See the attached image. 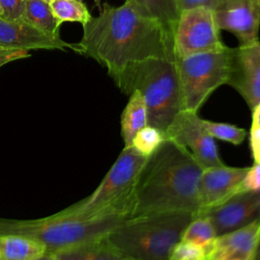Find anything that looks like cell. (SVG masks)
<instances>
[{"label": "cell", "instance_id": "cell-1", "mask_svg": "<svg viewBox=\"0 0 260 260\" xmlns=\"http://www.w3.org/2000/svg\"><path fill=\"white\" fill-rule=\"evenodd\" d=\"M72 50L106 67L118 88L130 95L140 65L152 58H175L173 36L132 0L120 6L104 3L98 16L82 25Z\"/></svg>", "mask_w": 260, "mask_h": 260}, {"label": "cell", "instance_id": "cell-2", "mask_svg": "<svg viewBox=\"0 0 260 260\" xmlns=\"http://www.w3.org/2000/svg\"><path fill=\"white\" fill-rule=\"evenodd\" d=\"M202 170L186 147L165 139L139 172L129 217L170 211L196 213Z\"/></svg>", "mask_w": 260, "mask_h": 260}, {"label": "cell", "instance_id": "cell-3", "mask_svg": "<svg viewBox=\"0 0 260 260\" xmlns=\"http://www.w3.org/2000/svg\"><path fill=\"white\" fill-rule=\"evenodd\" d=\"M192 211L127 217L106 238L128 260H170L191 220Z\"/></svg>", "mask_w": 260, "mask_h": 260}, {"label": "cell", "instance_id": "cell-4", "mask_svg": "<svg viewBox=\"0 0 260 260\" xmlns=\"http://www.w3.org/2000/svg\"><path fill=\"white\" fill-rule=\"evenodd\" d=\"M126 218L109 216L85 219L60 211L34 220L0 219V235L26 236L43 243L48 252L56 253L105 238Z\"/></svg>", "mask_w": 260, "mask_h": 260}, {"label": "cell", "instance_id": "cell-5", "mask_svg": "<svg viewBox=\"0 0 260 260\" xmlns=\"http://www.w3.org/2000/svg\"><path fill=\"white\" fill-rule=\"evenodd\" d=\"M146 158L132 146H125L92 194L61 212L85 219L129 217L135 183Z\"/></svg>", "mask_w": 260, "mask_h": 260}, {"label": "cell", "instance_id": "cell-6", "mask_svg": "<svg viewBox=\"0 0 260 260\" xmlns=\"http://www.w3.org/2000/svg\"><path fill=\"white\" fill-rule=\"evenodd\" d=\"M134 89L139 90L145 102L147 125L162 133L184 111L175 58H152L142 63L133 81Z\"/></svg>", "mask_w": 260, "mask_h": 260}, {"label": "cell", "instance_id": "cell-7", "mask_svg": "<svg viewBox=\"0 0 260 260\" xmlns=\"http://www.w3.org/2000/svg\"><path fill=\"white\" fill-rule=\"evenodd\" d=\"M233 48L175 58L184 111L197 113L210 94L228 84L232 69Z\"/></svg>", "mask_w": 260, "mask_h": 260}, {"label": "cell", "instance_id": "cell-8", "mask_svg": "<svg viewBox=\"0 0 260 260\" xmlns=\"http://www.w3.org/2000/svg\"><path fill=\"white\" fill-rule=\"evenodd\" d=\"M175 58L225 49L212 8L197 6L179 13L173 32Z\"/></svg>", "mask_w": 260, "mask_h": 260}, {"label": "cell", "instance_id": "cell-9", "mask_svg": "<svg viewBox=\"0 0 260 260\" xmlns=\"http://www.w3.org/2000/svg\"><path fill=\"white\" fill-rule=\"evenodd\" d=\"M164 135L166 139L186 147L202 169L223 165L214 138L203 128L197 113L182 111Z\"/></svg>", "mask_w": 260, "mask_h": 260}, {"label": "cell", "instance_id": "cell-10", "mask_svg": "<svg viewBox=\"0 0 260 260\" xmlns=\"http://www.w3.org/2000/svg\"><path fill=\"white\" fill-rule=\"evenodd\" d=\"M198 215L211 221L216 237L233 232L260 218V192L240 191L216 206L197 211Z\"/></svg>", "mask_w": 260, "mask_h": 260}, {"label": "cell", "instance_id": "cell-11", "mask_svg": "<svg viewBox=\"0 0 260 260\" xmlns=\"http://www.w3.org/2000/svg\"><path fill=\"white\" fill-rule=\"evenodd\" d=\"M212 10L220 30L233 34L239 45L259 41L260 0H215Z\"/></svg>", "mask_w": 260, "mask_h": 260}, {"label": "cell", "instance_id": "cell-12", "mask_svg": "<svg viewBox=\"0 0 260 260\" xmlns=\"http://www.w3.org/2000/svg\"><path fill=\"white\" fill-rule=\"evenodd\" d=\"M228 84L241 94L251 110L260 104V41L233 48Z\"/></svg>", "mask_w": 260, "mask_h": 260}, {"label": "cell", "instance_id": "cell-13", "mask_svg": "<svg viewBox=\"0 0 260 260\" xmlns=\"http://www.w3.org/2000/svg\"><path fill=\"white\" fill-rule=\"evenodd\" d=\"M247 170V167L235 168L224 165L203 169L198 187V211L216 206L242 191L241 185Z\"/></svg>", "mask_w": 260, "mask_h": 260}, {"label": "cell", "instance_id": "cell-14", "mask_svg": "<svg viewBox=\"0 0 260 260\" xmlns=\"http://www.w3.org/2000/svg\"><path fill=\"white\" fill-rule=\"evenodd\" d=\"M0 48L7 50H65L72 49L60 37L50 36L25 19L0 17Z\"/></svg>", "mask_w": 260, "mask_h": 260}, {"label": "cell", "instance_id": "cell-15", "mask_svg": "<svg viewBox=\"0 0 260 260\" xmlns=\"http://www.w3.org/2000/svg\"><path fill=\"white\" fill-rule=\"evenodd\" d=\"M260 218L233 232L217 236L205 260H254Z\"/></svg>", "mask_w": 260, "mask_h": 260}, {"label": "cell", "instance_id": "cell-16", "mask_svg": "<svg viewBox=\"0 0 260 260\" xmlns=\"http://www.w3.org/2000/svg\"><path fill=\"white\" fill-rule=\"evenodd\" d=\"M54 254L56 260H128L106 237Z\"/></svg>", "mask_w": 260, "mask_h": 260}, {"label": "cell", "instance_id": "cell-17", "mask_svg": "<svg viewBox=\"0 0 260 260\" xmlns=\"http://www.w3.org/2000/svg\"><path fill=\"white\" fill-rule=\"evenodd\" d=\"M47 252L46 246L26 236L0 235V260H34Z\"/></svg>", "mask_w": 260, "mask_h": 260}, {"label": "cell", "instance_id": "cell-18", "mask_svg": "<svg viewBox=\"0 0 260 260\" xmlns=\"http://www.w3.org/2000/svg\"><path fill=\"white\" fill-rule=\"evenodd\" d=\"M147 125V111L143 96L134 89L121 115V135L125 146H130L135 134Z\"/></svg>", "mask_w": 260, "mask_h": 260}, {"label": "cell", "instance_id": "cell-19", "mask_svg": "<svg viewBox=\"0 0 260 260\" xmlns=\"http://www.w3.org/2000/svg\"><path fill=\"white\" fill-rule=\"evenodd\" d=\"M145 14L157 20L173 36L179 17L177 0H132Z\"/></svg>", "mask_w": 260, "mask_h": 260}, {"label": "cell", "instance_id": "cell-20", "mask_svg": "<svg viewBox=\"0 0 260 260\" xmlns=\"http://www.w3.org/2000/svg\"><path fill=\"white\" fill-rule=\"evenodd\" d=\"M23 19L50 36L60 37V26L53 14L50 3L45 0H25Z\"/></svg>", "mask_w": 260, "mask_h": 260}, {"label": "cell", "instance_id": "cell-21", "mask_svg": "<svg viewBox=\"0 0 260 260\" xmlns=\"http://www.w3.org/2000/svg\"><path fill=\"white\" fill-rule=\"evenodd\" d=\"M50 5L59 26L64 21L80 22L83 25L91 18L88 8L80 0H52Z\"/></svg>", "mask_w": 260, "mask_h": 260}, {"label": "cell", "instance_id": "cell-22", "mask_svg": "<svg viewBox=\"0 0 260 260\" xmlns=\"http://www.w3.org/2000/svg\"><path fill=\"white\" fill-rule=\"evenodd\" d=\"M216 234L211 221L205 216H195L185 229L182 239L194 243L205 250V254L211 247Z\"/></svg>", "mask_w": 260, "mask_h": 260}, {"label": "cell", "instance_id": "cell-23", "mask_svg": "<svg viewBox=\"0 0 260 260\" xmlns=\"http://www.w3.org/2000/svg\"><path fill=\"white\" fill-rule=\"evenodd\" d=\"M165 139V135L159 129L146 125L135 134L130 146L140 154L148 157L161 145Z\"/></svg>", "mask_w": 260, "mask_h": 260}, {"label": "cell", "instance_id": "cell-24", "mask_svg": "<svg viewBox=\"0 0 260 260\" xmlns=\"http://www.w3.org/2000/svg\"><path fill=\"white\" fill-rule=\"evenodd\" d=\"M201 123L206 132L213 138L226 141L234 145L241 144L247 136V131L245 129L233 124L213 122L204 119H201Z\"/></svg>", "mask_w": 260, "mask_h": 260}, {"label": "cell", "instance_id": "cell-25", "mask_svg": "<svg viewBox=\"0 0 260 260\" xmlns=\"http://www.w3.org/2000/svg\"><path fill=\"white\" fill-rule=\"evenodd\" d=\"M205 250L191 242L181 240L174 247L170 260H205Z\"/></svg>", "mask_w": 260, "mask_h": 260}, {"label": "cell", "instance_id": "cell-26", "mask_svg": "<svg viewBox=\"0 0 260 260\" xmlns=\"http://www.w3.org/2000/svg\"><path fill=\"white\" fill-rule=\"evenodd\" d=\"M250 147L254 164H260V104L252 110Z\"/></svg>", "mask_w": 260, "mask_h": 260}, {"label": "cell", "instance_id": "cell-27", "mask_svg": "<svg viewBox=\"0 0 260 260\" xmlns=\"http://www.w3.org/2000/svg\"><path fill=\"white\" fill-rule=\"evenodd\" d=\"M2 15L5 19H21L23 18L25 0H0Z\"/></svg>", "mask_w": 260, "mask_h": 260}, {"label": "cell", "instance_id": "cell-28", "mask_svg": "<svg viewBox=\"0 0 260 260\" xmlns=\"http://www.w3.org/2000/svg\"><path fill=\"white\" fill-rule=\"evenodd\" d=\"M241 187L242 191L260 192V164H254L252 167H248Z\"/></svg>", "mask_w": 260, "mask_h": 260}, {"label": "cell", "instance_id": "cell-29", "mask_svg": "<svg viewBox=\"0 0 260 260\" xmlns=\"http://www.w3.org/2000/svg\"><path fill=\"white\" fill-rule=\"evenodd\" d=\"M29 57L28 51H21V50H7L0 48V67L9 63L14 60L22 59Z\"/></svg>", "mask_w": 260, "mask_h": 260}, {"label": "cell", "instance_id": "cell-30", "mask_svg": "<svg viewBox=\"0 0 260 260\" xmlns=\"http://www.w3.org/2000/svg\"><path fill=\"white\" fill-rule=\"evenodd\" d=\"M215 3V0H177L179 11L187 8L197 7V6H205L212 8Z\"/></svg>", "mask_w": 260, "mask_h": 260}, {"label": "cell", "instance_id": "cell-31", "mask_svg": "<svg viewBox=\"0 0 260 260\" xmlns=\"http://www.w3.org/2000/svg\"><path fill=\"white\" fill-rule=\"evenodd\" d=\"M34 260H56V257H55L54 253H51V252L47 251L46 253H44L43 255H41L40 257H38Z\"/></svg>", "mask_w": 260, "mask_h": 260}, {"label": "cell", "instance_id": "cell-32", "mask_svg": "<svg viewBox=\"0 0 260 260\" xmlns=\"http://www.w3.org/2000/svg\"><path fill=\"white\" fill-rule=\"evenodd\" d=\"M254 260H260V229H259L258 238H257V244H256V249H255V254H254Z\"/></svg>", "mask_w": 260, "mask_h": 260}, {"label": "cell", "instance_id": "cell-33", "mask_svg": "<svg viewBox=\"0 0 260 260\" xmlns=\"http://www.w3.org/2000/svg\"><path fill=\"white\" fill-rule=\"evenodd\" d=\"M95 5L98 6V8H102V6H101V0H95Z\"/></svg>", "mask_w": 260, "mask_h": 260}, {"label": "cell", "instance_id": "cell-34", "mask_svg": "<svg viewBox=\"0 0 260 260\" xmlns=\"http://www.w3.org/2000/svg\"><path fill=\"white\" fill-rule=\"evenodd\" d=\"M2 15V10H1V7H0V16Z\"/></svg>", "mask_w": 260, "mask_h": 260}, {"label": "cell", "instance_id": "cell-35", "mask_svg": "<svg viewBox=\"0 0 260 260\" xmlns=\"http://www.w3.org/2000/svg\"><path fill=\"white\" fill-rule=\"evenodd\" d=\"M45 1H47V2H49V3H50L52 0H45Z\"/></svg>", "mask_w": 260, "mask_h": 260}, {"label": "cell", "instance_id": "cell-36", "mask_svg": "<svg viewBox=\"0 0 260 260\" xmlns=\"http://www.w3.org/2000/svg\"><path fill=\"white\" fill-rule=\"evenodd\" d=\"M80 1H82V0H80Z\"/></svg>", "mask_w": 260, "mask_h": 260}]
</instances>
